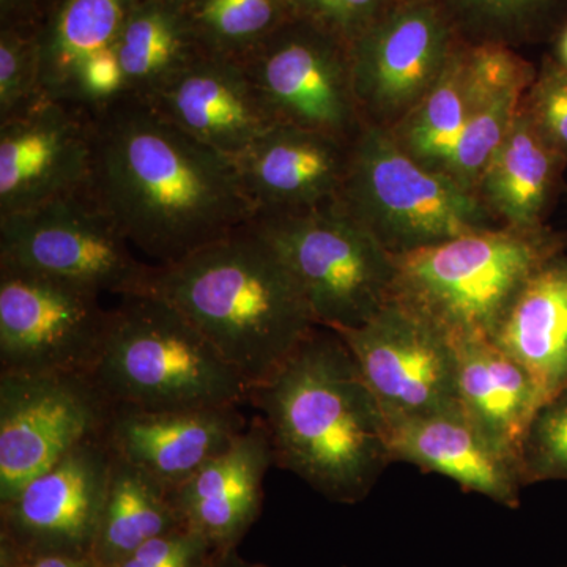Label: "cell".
I'll use <instances>...</instances> for the list:
<instances>
[{"label":"cell","mask_w":567,"mask_h":567,"mask_svg":"<svg viewBox=\"0 0 567 567\" xmlns=\"http://www.w3.org/2000/svg\"><path fill=\"white\" fill-rule=\"evenodd\" d=\"M215 547L188 527L148 540L112 567H210Z\"/></svg>","instance_id":"obj_35"},{"label":"cell","mask_w":567,"mask_h":567,"mask_svg":"<svg viewBox=\"0 0 567 567\" xmlns=\"http://www.w3.org/2000/svg\"><path fill=\"white\" fill-rule=\"evenodd\" d=\"M464 415L499 446L520 456L529 423L547 399L532 372L488 339L453 342Z\"/></svg>","instance_id":"obj_22"},{"label":"cell","mask_w":567,"mask_h":567,"mask_svg":"<svg viewBox=\"0 0 567 567\" xmlns=\"http://www.w3.org/2000/svg\"><path fill=\"white\" fill-rule=\"evenodd\" d=\"M458 39L514 48L551 41L567 22V0H435Z\"/></svg>","instance_id":"obj_29"},{"label":"cell","mask_w":567,"mask_h":567,"mask_svg":"<svg viewBox=\"0 0 567 567\" xmlns=\"http://www.w3.org/2000/svg\"><path fill=\"white\" fill-rule=\"evenodd\" d=\"M92 123L87 189L155 265L175 262L256 218L234 159L145 100L123 95L92 112Z\"/></svg>","instance_id":"obj_1"},{"label":"cell","mask_w":567,"mask_h":567,"mask_svg":"<svg viewBox=\"0 0 567 567\" xmlns=\"http://www.w3.org/2000/svg\"><path fill=\"white\" fill-rule=\"evenodd\" d=\"M107 322L102 295L0 265V372L87 375Z\"/></svg>","instance_id":"obj_10"},{"label":"cell","mask_w":567,"mask_h":567,"mask_svg":"<svg viewBox=\"0 0 567 567\" xmlns=\"http://www.w3.org/2000/svg\"><path fill=\"white\" fill-rule=\"evenodd\" d=\"M293 18L352 44L402 0H287Z\"/></svg>","instance_id":"obj_34"},{"label":"cell","mask_w":567,"mask_h":567,"mask_svg":"<svg viewBox=\"0 0 567 567\" xmlns=\"http://www.w3.org/2000/svg\"><path fill=\"white\" fill-rule=\"evenodd\" d=\"M185 527L173 494L128 462L112 456L110 483L92 548L96 567H112L155 537Z\"/></svg>","instance_id":"obj_27"},{"label":"cell","mask_w":567,"mask_h":567,"mask_svg":"<svg viewBox=\"0 0 567 567\" xmlns=\"http://www.w3.org/2000/svg\"><path fill=\"white\" fill-rule=\"evenodd\" d=\"M141 0H59L41 29L44 95L70 103L82 71L106 55Z\"/></svg>","instance_id":"obj_25"},{"label":"cell","mask_w":567,"mask_h":567,"mask_svg":"<svg viewBox=\"0 0 567 567\" xmlns=\"http://www.w3.org/2000/svg\"><path fill=\"white\" fill-rule=\"evenodd\" d=\"M279 125L353 142L364 128L346 41L292 18L241 62Z\"/></svg>","instance_id":"obj_9"},{"label":"cell","mask_w":567,"mask_h":567,"mask_svg":"<svg viewBox=\"0 0 567 567\" xmlns=\"http://www.w3.org/2000/svg\"><path fill=\"white\" fill-rule=\"evenodd\" d=\"M133 249L87 186L33 210L0 216V265L99 295L142 293L153 264Z\"/></svg>","instance_id":"obj_8"},{"label":"cell","mask_w":567,"mask_h":567,"mask_svg":"<svg viewBox=\"0 0 567 567\" xmlns=\"http://www.w3.org/2000/svg\"><path fill=\"white\" fill-rule=\"evenodd\" d=\"M41 29L0 28V122L43 99Z\"/></svg>","instance_id":"obj_31"},{"label":"cell","mask_w":567,"mask_h":567,"mask_svg":"<svg viewBox=\"0 0 567 567\" xmlns=\"http://www.w3.org/2000/svg\"><path fill=\"white\" fill-rule=\"evenodd\" d=\"M92 144L91 112L50 96L0 122V216L85 188Z\"/></svg>","instance_id":"obj_15"},{"label":"cell","mask_w":567,"mask_h":567,"mask_svg":"<svg viewBox=\"0 0 567 567\" xmlns=\"http://www.w3.org/2000/svg\"><path fill=\"white\" fill-rule=\"evenodd\" d=\"M522 110L547 144L567 163V71L544 55Z\"/></svg>","instance_id":"obj_33"},{"label":"cell","mask_w":567,"mask_h":567,"mask_svg":"<svg viewBox=\"0 0 567 567\" xmlns=\"http://www.w3.org/2000/svg\"><path fill=\"white\" fill-rule=\"evenodd\" d=\"M111 409L84 374L0 372V503L100 439Z\"/></svg>","instance_id":"obj_11"},{"label":"cell","mask_w":567,"mask_h":567,"mask_svg":"<svg viewBox=\"0 0 567 567\" xmlns=\"http://www.w3.org/2000/svg\"><path fill=\"white\" fill-rule=\"evenodd\" d=\"M566 167L520 103L509 132L477 182V199L505 226H546L561 192Z\"/></svg>","instance_id":"obj_23"},{"label":"cell","mask_w":567,"mask_h":567,"mask_svg":"<svg viewBox=\"0 0 567 567\" xmlns=\"http://www.w3.org/2000/svg\"><path fill=\"white\" fill-rule=\"evenodd\" d=\"M470 111L458 142L451 177L476 194L477 182L505 140L537 66L505 44L466 43Z\"/></svg>","instance_id":"obj_21"},{"label":"cell","mask_w":567,"mask_h":567,"mask_svg":"<svg viewBox=\"0 0 567 567\" xmlns=\"http://www.w3.org/2000/svg\"><path fill=\"white\" fill-rule=\"evenodd\" d=\"M89 380L111 406L188 410L249 404L251 388L174 306L125 295L110 309Z\"/></svg>","instance_id":"obj_5"},{"label":"cell","mask_w":567,"mask_h":567,"mask_svg":"<svg viewBox=\"0 0 567 567\" xmlns=\"http://www.w3.org/2000/svg\"><path fill=\"white\" fill-rule=\"evenodd\" d=\"M435 0H402L350 44L354 100L364 126L391 132L427 95L458 44Z\"/></svg>","instance_id":"obj_12"},{"label":"cell","mask_w":567,"mask_h":567,"mask_svg":"<svg viewBox=\"0 0 567 567\" xmlns=\"http://www.w3.org/2000/svg\"><path fill=\"white\" fill-rule=\"evenodd\" d=\"M567 234L550 226H502L394 256L390 301L451 342L494 341L528 279L557 254Z\"/></svg>","instance_id":"obj_4"},{"label":"cell","mask_w":567,"mask_h":567,"mask_svg":"<svg viewBox=\"0 0 567 567\" xmlns=\"http://www.w3.org/2000/svg\"><path fill=\"white\" fill-rule=\"evenodd\" d=\"M142 293L174 306L251 390L317 328L292 271L251 223L175 262L153 265Z\"/></svg>","instance_id":"obj_3"},{"label":"cell","mask_w":567,"mask_h":567,"mask_svg":"<svg viewBox=\"0 0 567 567\" xmlns=\"http://www.w3.org/2000/svg\"><path fill=\"white\" fill-rule=\"evenodd\" d=\"M275 464L339 505H357L394 464L390 423L341 336L317 327L252 388Z\"/></svg>","instance_id":"obj_2"},{"label":"cell","mask_w":567,"mask_h":567,"mask_svg":"<svg viewBox=\"0 0 567 567\" xmlns=\"http://www.w3.org/2000/svg\"><path fill=\"white\" fill-rule=\"evenodd\" d=\"M338 204L394 256L502 226L475 193L416 162L375 126L352 142Z\"/></svg>","instance_id":"obj_6"},{"label":"cell","mask_w":567,"mask_h":567,"mask_svg":"<svg viewBox=\"0 0 567 567\" xmlns=\"http://www.w3.org/2000/svg\"><path fill=\"white\" fill-rule=\"evenodd\" d=\"M518 461L525 486L547 481L567 483V385L537 409Z\"/></svg>","instance_id":"obj_32"},{"label":"cell","mask_w":567,"mask_h":567,"mask_svg":"<svg viewBox=\"0 0 567 567\" xmlns=\"http://www.w3.org/2000/svg\"><path fill=\"white\" fill-rule=\"evenodd\" d=\"M554 43V51H551V58L567 71V22L559 29L557 35L551 40Z\"/></svg>","instance_id":"obj_38"},{"label":"cell","mask_w":567,"mask_h":567,"mask_svg":"<svg viewBox=\"0 0 567 567\" xmlns=\"http://www.w3.org/2000/svg\"><path fill=\"white\" fill-rule=\"evenodd\" d=\"M111 466L102 436L89 440L0 503V551L91 557Z\"/></svg>","instance_id":"obj_14"},{"label":"cell","mask_w":567,"mask_h":567,"mask_svg":"<svg viewBox=\"0 0 567 567\" xmlns=\"http://www.w3.org/2000/svg\"><path fill=\"white\" fill-rule=\"evenodd\" d=\"M274 465L270 435L259 416L233 446L171 491L185 527L218 551L237 548L262 513L264 481Z\"/></svg>","instance_id":"obj_20"},{"label":"cell","mask_w":567,"mask_h":567,"mask_svg":"<svg viewBox=\"0 0 567 567\" xmlns=\"http://www.w3.org/2000/svg\"><path fill=\"white\" fill-rule=\"evenodd\" d=\"M248 424L237 405L188 410L112 406L102 440L112 456L174 491L233 446Z\"/></svg>","instance_id":"obj_16"},{"label":"cell","mask_w":567,"mask_h":567,"mask_svg":"<svg viewBox=\"0 0 567 567\" xmlns=\"http://www.w3.org/2000/svg\"><path fill=\"white\" fill-rule=\"evenodd\" d=\"M341 336L388 421L458 412L456 349L394 301Z\"/></svg>","instance_id":"obj_13"},{"label":"cell","mask_w":567,"mask_h":567,"mask_svg":"<svg viewBox=\"0 0 567 567\" xmlns=\"http://www.w3.org/2000/svg\"><path fill=\"white\" fill-rule=\"evenodd\" d=\"M59 0H0V28L43 29Z\"/></svg>","instance_id":"obj_36"},{"label":"cell","mask_w":567,"mask_h":567,"mask_svg":"<svg viewBox=\"0 0 567 567\" xmlns=\"http://www.w3.org/2000/svg\"><path fill=\"white\" fill-rule=\"evenodd\" d=\"M494 342L532 372L547 398L567 385V249L528 279Z\"/></svg>","instance_id":"obj_24"},{"label":"cell","mask_w":567,"mask_h":567,"mask_svg":"<svg viewBox=\"0 0 567 567\" xmlns=\"http://www.w3.org/2000/svg\"><path fill=\"white\" fill-rule=\"evenodd\" d=\"M145 102L194 140L233 159L276 125L241 62L204 52Z\"/></svg>","instance_id":"obj_18"},{"label":"cell","mask_w":567,"mask_h":567,"mask_svg":"<svg viewBox=\"0 0 567 567\" xmlns=\"http://www.w3.org/2000/svg\"><path fill=\"white\" fill-rule=\"evenodd\" d=\"M251 224L292 271L317 327L352 330L390 301L393 254L338 203Z\"/></svg>","instance_id":"obj_7"},{"label":"cell","mask_w":567,"mask_h":567,"mask_svg":"<svg viewBox=\"0 0 567 567\" xmlns=\"http://www.w3.org/2000/svg\"><path fill=\"white\" fill-rule=\"evenodd\" d=\"M186 7L200 52L237 62L293 18L287 0H186Z\"/></svg>","instance_id":"obj_30"},{"label":"cell","mask_w":567,"mask_h":567,"mask_svg":"<svg viewBox=\"0 0 567 567\" xmlns=\"http://www.w3.org/2000/svg\"><path fill=\"white\" fill-rule=\"evenodd\" d=\"M350 151L352 142L276 123L234 164L256 216L290 215L338 203Z\"/></svg>","instance_id":"obj_17"},{"label":"cell","mask_w":567,"mask_h":567,"mask_svg":"<svg viewBox=\"0 0 567 567\" xmlns=\"http://www.w3.org/2000/svg\"><path fill=\"white\" fill-rule=\"evenodd\" d=\"M199 54L186 0H141L115 44L126 95L142 100Z\"/></svg>","instance_id":"obj_26"},{"label":"cell","mask_w":567,"mask_h":567,"mask_svg":"<svg viewBox=\"0 0 567 567\" xmlns=\"http://www.w3.org/2000/svg\"><path fill=\"white\" fill-rule=\"evenodd\" d=\"M466 43L458 41L445 71L415 110L391 130L402 151L429 169L450 175L470 111Z\"/></svg>","instance_id":"obj_28"},{"label":"cell","mask_w":567,"mask_h":567,"mask_svg":"<svg viewBox=\"0 0 567 567\" xmlns=\"http://www.w3.org/2000/svg\"><path fill=\"white\" fill-rule=\"evenodd\" d=\"M393 462L454 481L466 492L516 509L525 483L516 454L458 412L388 421Z\"/></svg>","instance_id":"obj_19"},{"label":"cell","mask_w":567,"mask_h":567,"mask_svg":"<svg viewBox=\"0 0 567 567\" xmlns=\"http://www.w3.org/2000/svg\"><path fill=\"white\" fill-rule=\"evenodd\" d=\"M210 567H270L262 565V563L248 561L244 557H240L237 548L234 550L218 551L215 559H213Z\"/></svg>","instance_id":"obj_37"}]
</instances>
